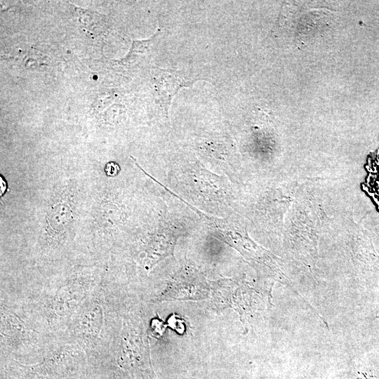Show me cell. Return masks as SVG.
<instances>
[{"label":"cell","instance_id":"obj_1","mask_svg":"<svg viewBox=\"0 0 379 379\" xmlns=\"http://www.w3.org/2000/svg\"><path fill=\"white\" fill-rule=\"evenodd\" d=\"M104 273L95 267H78L54 278L1 294L22 305L46 333L60 337L70 319L92 294Z\"/></svg>","mask_w":379,"mask_h":379},{"label":"cell","instance_id":"obj_2","mask_svg":"<svg viewBox=\"0 0 379 379\" xmlns=\"http://www.w3.org/2000/svg\"><path fill=\"white\" fill-rule=\"evenodd\" d=\"M124 308L107 350L88 367V379H158L142 319Z\"/></svg>","mask_w":379,"mask_h":379},{"label":"cell","instance_id":"obj_3","mask_svg":"<svg viewBox=\"0 0 379 379\" xmlns=\"http://www.w3.org/2000/svg\"><path fill=\"white\" fill-rule=\"evenodd\" d=\"M118 286L104 274L92 294L70 319L61 338L79 345L85 352L88 366L107 350L124 306Z\"/></svg>","mask_w":379,"mask_h":379},{"label":"cell","instance_id":"obj_4","mask_svg":"<svg viewBox=\"0 0 379 379\" xmlns=\"http://www.w3.org/2000/svg\"><path fill=\"white\" fill-rule=\"evenodd\" d=\"M1 359L39 361L60 338L44 331L18 302L0 300Z\"/></svg>","mask_w":379,"mask_h":379},{"label":"cell","instance_id":"obj_5","mask_svg":"<svg viewBox=\"0 0 379 379\" xmlns=\"http://www.w3.org/2000/svg\"><path fill=\"white\" fill-rule=\"evenodd\" d=\"M1 379H51L35 373L27 364L13 359H1Z\"/></svg>","mask_w":379,"mask_h":379},{"label":"cell","instance_id":"obj_6","mask_svg":"<svg viewBox=\"0 0 379 379\" xmlns=\"http://www.w3.org/2000/svg\"><path fill=\"white\" fill-rule=\"evenodd\" d=\"M118 170V166L113 162L109 163L105 168V171L109 175H114Z\"/></svg>","mask_w":379,"mask_h":379}]
</instances>
